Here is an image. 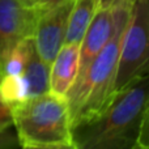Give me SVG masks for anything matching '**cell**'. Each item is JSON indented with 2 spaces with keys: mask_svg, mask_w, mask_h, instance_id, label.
Segmentation results:
<instances>
[{
  "mask_svg": "<svg viewBox=\"0 0 149 149\" xmlns=\"http://www.w3.org/2000/svg\"><path fill=\"white\" fill-rule=\"evenodd\" d=\"M18 149H76L73 143H55V144H30L21 145Z\"/></svg>",
  "mask_w": 149,
  "mask_h": 149,
  "instance_id": "cell-13",
  "label": "cell"
},
{
  "mask_svg": "<svg viewBox=\"0 0 149 149\" xmlns=\"http://www.w3.org/2000/svg\"><path fill=\"white\" fill-rule=\"evenodd\" d=\"M67 0H37V5H38L39 12H45V10L50 9V8L55 7V5L60 4V3H64Z\"/></svg>",
  "mask_w": 149,
  "mask_h": 149,
  "instance_id": "cell-14",
  "label": "cell"
},
{
  "mask_svg": "<svg viewBox=\"0 0 149 149\" xmlns=\"http://www.w3.org/2000/svg\"><path fill=\"white\" fill-rule=\"evenodd\" d=\"M98 8V0H73L68 16L64 43H81L85 31Z\"/></svg>",
  "mask_w": 149,
  "mask_h": 149,
  "instance_id": "cell-9",
  "label": "cell"
},
{
  "mask_svg": "<svg viewBox=\"0 0 149 149\" xmlns=\"http://www.w3.org/2000/svg\"><path fill=\"white\" fill-rule=\"evenodd\" d=\"M73 0L55 5L39 15L33 33L37 54L43 62L51 64L64 45L67 22Z\"/></svg>",
  "mask_w": 149,
  "mask_h": 149,
  "instance_id": "cell-6",
  "label": "cell"
},
{
  "mask_svg": "<svg viewBox=\"0 0 149 149\" xmlns=\"http://www.w3.org/2000/svg\"><path fill=\"white\" fill-rule=\"evenodd\" d=\"M13 126V116H12V109L5 102L0 93V131L8 130Z\"/></svg>",
  "mask_w": 149,
  "mask_h": 149,
  "instance_id": "cell-11",
  "label": "cell"
},
{
  "mask_svg": "<svg viewBox=\"0 0 149 149\" xmlns=\"http://www.w3.org/2000/svg\"><path fill=\"white\" fill-rule=\"evenodd\" d=\"M79 43H64L50 64V92L65 97L79 72Z\"/></svg>",
  "mask_w": 149,
  "mask_h": 149,
  "instance_id": "cell-8",
  "label": "cell"
},
{
  "mask_svg": "<svg viewBox=\"0 0 149 149\" xmlns=\"http://www.w3.org/2000/svg\"><path fill=\"white\" fill-rule=\"evenodd\" d=\"M149 74L113 95L100 114L71 127L76 149H134L149 145Z\"/></svg>",
  "mask_w": 149,
  "mask_h": 149,
  "instance_id": "cell-1",
  "label": "cell"
},
{
  "mask_svg": "<svg viewBox=\"0 0 149 149\" xmlns=\"http://www.w3.org/2000/svg\"><path fill=\"white\" fill-rule=\"evenodd\" d=\"M131 5L132 3L128 0H118L111 5L114 30L110 39L65 95L70 109L71 127L100 114L113 98L119 47L130 17Z\"/></svg>",
  "mask_w": 149,
  "mask_h": 149,
  "instance_id": "cell-2",
  "label": "cell"
},
{
  "mask_svg": "<svg viewBox=\"0 0 149 149\" xmlns=\"http://www.w3.org/2000/svg\"><path fill=\"white\" fill-rule=\"evenodd\" d=\"M21 74L25 81L29 98L50 92V64L38 56L37 50L30 56Z\"/></svg>",
  "mask_w": 149,
  "mask_h": 149,
  "instance_id": "cell-10",
  "label": "cell"
},
{
  "mask_svg": "<svg viewBox=\"0 0 149 149\" xmlns=\"http://www.w3.org/2000/svg\"><path fill=\"white\" fill-rule=\"evenodd\" d=\"M20 145L72 143L67 98L49 92L12 106Z\"/></svg>",
  "mask_w": 149,
  "mask_h": 149,
  "instance_id": "cell-3",
  "label": "cell"
},
{
  "mask_svg": "<svg viewBox=\"0 0 149 149\" xmlns=\"http://www.w3.org/2000/svg\"><path fill=\"white\" fill-rule=\"evenodd\" d=\"M20 147L16 132L9 131V128L0 131V149H18Z\"/></svg>",
  "mask_w": 149,
  "mask_h": 149,
  "instance_id": "cell-12",
  "label": "cell"
},
{
  "mask_svg": "<svg viewBox=\"0 0 149 149\" xmlns=\"http://www.w3.org/2000/svg\"><path fill=\"white\" fill-rule=\"evenodd\" d=\"M134 149H149V145H144V144H136L134 147Z\"/></svg>",
  "mask_w": 149,
  "mask_h": 149,
  "instance_id": "cell-16",
  "label": "cell"
},
{
  "mask_svg": "<svg viewBox=\"0 0 149 149\" xmlns=\"http://www.w3.org/2000/svg\"><path fill=\"white\" fill-rule=\"evenodd\" d=\"M149 0H134L122 36L114 94L132 81L148 76Z\"/></svg>",
  "mask_w": 149,
  "mask_h": 149,
  "instance_id": "cell-4",
  "label": "cell"
},
{
  "mask_svg": "<svg viewBox=\"0 0 149 149\" xmlns=\"http://www.w3.org/2000/svg\"><path fill=\"white\" fill-rule=\"evenodd\" d=\"M39 15L37 0H0V76L12 50L33 37Z\"/></svg>",
  "mask_w": 149,
  "mask_h": 149,
  "instance_id": "cell-5",
  "label": "cell"
},
{
  "mask_svg": "<svg viewBox=\"0 0 149 149\" xmlns=\"http://www.w3.org/2000/svg\"><path fill=\"white\" fill-rule=\"evenodd\" d=\"M118 0H98V5L100 8H105V7H111L114 3H116ZM128 1L134 3V0H128Z\"/></svg>",
  "mask_w": 149,
  "mask_h": 149,
  "instance_id": "cell-15",
  "label": "cell"
},
{
  "mask_svg": "<svg viewBox=\"0 0 149 149\" xmlns=\"http://www.w3.org/2000/svg\"><path fill=\"white\" fill-rule=\"evenodd\" d=\"M114 30V13L111 7L98 8L93 17L90 25L88 26L80 43V56H79V72H77V82L85 73L88 65L92 60L100 54L110 39Z\"/></svg>",
  "mask_w": 149,
  "mask_h": 149,
  "instance_id": "cell-7",
  "label": "cell"
}]
</instances>
